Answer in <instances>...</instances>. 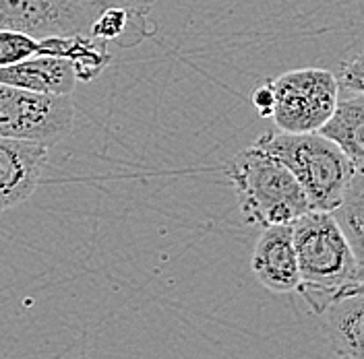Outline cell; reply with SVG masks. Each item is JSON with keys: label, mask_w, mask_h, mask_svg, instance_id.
Instances as JSON below:
<instances>
[{"label": "cell", "mask_w": 364, "mask_h": 359, "mask_svg": "<svg viewBox=\"0 0 364 359\" xmlns=\"http://www.w3.org/2000/svg\"><path fill=\"white\" fill-rule=\"evenodd\" d=\"M272 120L282 133H317L338 101L336 74L323 68L288 70L269 81Z\"/></svg>", "instance_id": "obj_5"}, {"label": "cell", "mask_w": 364, "mask_h": 359, "mask_svg": "<svg viewBox=\"0 0 364 359\" xmlns=\"http://www.w3.org/2000/svg\"><path fill=\"white\" fill-rule=\"evenodd\" d=\"M300 285L296 293L321 314L333 299L363 293L364 265L325 211H309L292 223Z\"/></svg>", "instance_id": "obj_1"}, {"label": "cell", "mask_w": 364, "mask_h": 359, "mask_svg": "<svg viewBox=\"0 0 364 359\" xmlns=\"http://www.w3.org/2000/svg\"><path fill=\"white\" fill-rule=\"evenodd\" d=\"M363 293H352L333 299L323 312V326L329 347L340 359H364Z\"/></svg>", "instance_id": "obj_12"}, {"label": "cell", "mask_w": 364, "mask_h": 359, "mask_svg": "<svg viewBox=\"0 0 364 359\" xmlns=\"http://www.w3.org/2000/svg\"><path fill=\"white\" fill-rule=\"evenodd\" d=\"M250 104H252V108L257 110V114H259L261 118H272L273 89H272V85H269V81L261 83L257 89L252 91V95H250Z\"/></svg>", "instance_id": "obj_16"}, {"label": "cell", "mask_w": 364, "mask_h": 359, "mask_svg": "<svg viewBox=\"0 0 364 359\" xmlns=\"http://www.w3.org/2000/svg\"><path fill=\"white\" fill-rule=\"evenodd\" d=\"M245 221L255 227L292 225L311 211L300 184L277 159L255 149L240 151L226 165Z\"/></svg>", "instance_id": "obj_3"}, {"label": "cell", "mask_w": 364, "mask_h": 359, "mask_svg": "<svg viewBox=\"0 0 364 359\" xmlns=\"http://www.w3.org/2000/svg\"><path fill=\"white\" fill-rule=\"evenodd\" d=\"M75 124L70 95H44L0 83V136L31 140L52 149Z\"/></svg>", "instance_id": "obj_4"}, {"label": "cell", "mask_w": 364, "mask_h": 359, "mask_svg": "<svg viewBox=\"0 0 364 359\" xmlns=\"http://www.w3.org/2000/svg\"><path fill=\"white\" fill-rule=\"evenodd\" d=\"M154 27L149 17L131 9L106 4L97 11L90 27V38L102 44H116L118 48H136L149 40Z\"/></svg>", "instance_id": "obj_13"}, {"label": "cell", "mask_w": 364, "mask_h": 359, "mask_svg": "<svg viewBox=\"0 0 364 359\" xmlns=\"http://www.w3.org/2000/svg\"><path fill=\"white\" fill-rule=\"evenodd\" d=\"M363 74H364L363 54H360V52H356L352 58H346V60L341 62L340 74H336L338 89L364 91Z\"/></svg>", "instance_id": "obj_15"}, {"label": "cell", "mask_w": 364, "mask_h": 359, "mask_svg": "<svg viewBox=\"0 0 364 359\" xmlns=\"http://www.w3.org/2000/svg\"><path fill=\"white\" fill-rule=\"evenodd\" d=\"M48 54L63 56L73 62L79 83H87L100 77L112 62L110 48L90 35H54V38H29L17 31H0V67L15 65L23 58Z\"/></svg>", "instance_id": "obj_7"}, {"label": "cell", "mask_w": 364, "mask_h": 359, "mask_svg": "<svg viewBox=\"0 0 364 359\" xmlns=\"http://www.w3.org/2000/svg\"><path fill=\"white\" fill-rule=\"evenodd\" d=\"M255 149L277 159L304 190L311 211L331 213L358 170L336 143L318 133H282L272 131L261 135Z\"/></svg>", "instance_id": "obj_2"}, {"label": "cell", "mask_w": 364, "mask_h": 359, "mask_svg": "<svg viewBox=\"0 0 364 359\" xmlns=\"http://www.w3.org/2000/svg\"><path fill=\"white\" fill-rule=\"evenodd\" d=\"M50 149L0 136V213L27 201L40 186Z\"/></svg>", "instance_id": "obj_8"}, {"label": "cell", "mask_w": 364, "mask_h": 359, "mask_svg": "<svg viewBox=\"0 0 364 359\" xmlns=\"http://www.w3.org/2000/svg\"><path fill=\"white\" fill-rule=\"evenodd\" d=\"M317 133L336 143L358 170H364V91L338 89L336 108Z\"/></svg>", "instance_id": "obj_11"}, {"label": "cell", "mask_w": 364, "mask_h": 359, "mask_svg": "<svg viewBox=\"0 0 364 359\" xmlns=\"http://www.w3.org/2000/svg\"><path fill=\"white\" fill-rule=\"evenodd\" d=\"M97 0H0V31L42 40L54 35H90Z\"/></svg>", "instance_id": "obj_6"}, {"label": "cell", "mask_w": 364, "mask_h": 359, "mask_svg": "<svg viewBox=\"0 0 364 359\" xmlns=\"http://www.w3.org/2000/svg\"><path fill=\"white\" fill-rule=\"evenodd\" d=\"M102 2L104 6L106 4H118V6H124V9H131L136 13H143V15H149V11L154 9V4L158 0H97Z\"/></svg>", "instance_id": "obj_17"}, {"label": "cell", "mask_w": 364, "mask_h": 359, "mask_svg": "<svg viewBox=\"0 0 364 359\" xmlns=\"http://www.w3.org/2000/svg\"><path fill=\"white\" fill-rule=\"evenodd\" d=\"M0 83L44 95H73L79 77L67 58L36 54L15 65L0 67Z\"/></svg>", "instance_id": "obj_10"}, {"label": "cell", "mask_w": 364, "mask_h": 359, "mask_svg": "<svg viewBox=\"0 0 364 359\" xmlns=\"http://www.w3.org/2000/svg\"><path fill=\"white\" fill-rule=\"evenodd\" d=\"M250 269L265 289L273 293H296L300 285V272L292 225L263 227L250 256Z\"/></svg>", "instance_id": "obj_9"}, {"label": "cell", "mask_w": 364, "mask_h": 359, "mask_svg": "<svg viewBox=\"0 0 364 359\" xmlns=\"http://www.w3.org/2000/svg\"><path fill=\"white\" fill-rule=\"evenodd\" d=\"M331 217L341 229L354 256L364 265V172L350 180L343 199L331 211Z\"/></svg>", "instance_id": "obj_14"}]
</instances>
